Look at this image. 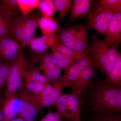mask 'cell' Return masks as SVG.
<instances>
[{
  "mask_svg": "<svg viewBox=\"0 0 121 121\" xmlns=\"http://www.w3.org/2000/svg\"><path fill=\"white\" fill-rule=\"evenodd\" d=\"M86 99L89 111L121 112V87L107 85L101 78H95Z\"/></svg>",
  "mask_w": 121,
  "mask_h": 121,
  "instance_id": "obj_1",
  "label": "cell"
},
{
  "mask_svg": "<svg viewBox=\"0 0 121 121\" xmlns=\"http://www.w3.org/2000/svg\"><path fill=\"white\" fill-rule=\"evenodd\" d=\"M91 38V51L95 68L107 75L114 67L119 51L97 34L92 35Z\"/></svg>",
  "mask_w": 121,
  "mask_h": 121,
  "instance_id": "obj_2",
  "label": "cell"
},
{
  "mask_svg": "<svg viewBox=\"0 0 121 121\" xmlns=\"http://www.w3.org/2000/svg\"><path fill=\"white\" fill-rule=\"evenodd\" d=\"M39 17L37 14L24 16L20 13L13 17L9 26L10 34L23 49L29 45L30 41L35 37Z\"/></svg>",
  "mask_w": 121,
  "mask_h": 121,
  "instance_id": "obj_3",
  "label": "cell"
},
{
  "mask_svg": "<svg viewBox=\"0 0 121 121\" xmlns=\"http://www.w3.org/2000/svg\"><path fill=\"white\" fill-rule=\"evenodd\" d=\"M121 10V1L109 6H91L89 13L80 17L86 20L85 23L90 30H94L98 35L105 37L108 26L115 13Z\"/></svg>",
  "mask_w": 121,
  "mask_h": 121,
  "instance_id": "obj_4",
  "label": "cell"
},
{
  "mask_svg": "<svg viewBox=\"0 0 121 121\" xmlns=\"http://www.w3.org/2000/svg\"><path fill=\"white\" fill-rule=\"evenodd\" d=\"M88 26L86 23H78L61 28L56 35L68 47L84 52L91 51Z\"/></svg>",
  "mask_w": 121,
  "mask_h": 121,
  "instance_id": "obj_5",
  "label": "cell"
},
{
  "mask_svg": "<svg viewBox=\"0 0 121 121\" xmlns=\"http://www.w3.org/2000/svg\"><path fill=\"white\" fill-rule=\"evenodd\" d=\"M28 64L27 56L23 48L17 58L11 64L4 100L17 95V90L23 86V80Z\"/></svg>",
  "mask_w": 121,
  "mask_h": 121,
  "instance_id": "obj_6",
  "label": "cell"
},
{
  "mask_svg": "<svg viewBox=\"0 0 121 121\" xmlns=\"http://www.w3.org/2000/svg\"><path fill=\"white\" fill-rule=\"evenodd\" d=\"M39 62V69L43 72V75L48 83L52 85L62 83V70L54 60L51 53L47 51L43 53L36 54L29 62L34 64Z\"/></svg>",
  "mask_w": 121,
  "mask_h": 121,
  "instance_id": "obj_7",
  "label": "cell"
},
{
  "mask_svg": "<svg viewBox=\"0 0 121 121\" xmlns=\"http://www.w3.org/2000/svg\"><path fill=\"white\" fill-rule=\"evenodd\" d=\"M22 108L18 115L25 121H35L37 113L42 107L35 95L27 90L24 85L17 91Z\"/></svg>",
  "mask_w": 121,
  "mask_h": 121,
  "instance_id": "obj_8",
  "label": "cell"
},
{
  "mask_svg": "<svg viewBox=\"0 0 121 121\" xmlns=\"http://www.w3.org/2000/svg\"><path fill=\"white\" fill-rule=\"evenodd\" d=\"M83 102L84 99L80 95L71 92L67 94H63L55 104H64L65 111L62 117L66 121H82L81 107Z\"/></svg>",
  "mask_w": 121,
  "mask_h": 121,
  "instance_id": "obj_9",
  "label": "cell"
},
{
  "mask_svg": "<svg viewBox=\"0 0 121 121\" xmlns=\"http://www.w3.org/2000/svg\"><path fill=\"white\" fill-rule=\"evenodd\" d=\"M96 70L93 62L72 84L71 92L79 94L86 99L94 82Z\"/></svg>",
  "mask_w": 121,
  "mask_h": 121,
  "instance_id": "obj_10",
  "label": "cell"
},
{
  "mask_svg": "<svg viewBox=\"0 0 121 121\" xmlns=\"http://www.w3.org/2000/svg\"><path fill=\"white\" fill-rule=\"evenodd\" d=\"M93 62L91 51L85 52L82 59L76 61L62 76V87H70L72 84L80 75Z\"/></svg>",
  "mask_w": 121,
  "mask_h": 121,
  "instance_id": "obj_11",
  "label": "cell"
},
{
  "mask_svg": "<svg viewBox=\"0 0 121 121\" xmlns=\"http://www.w3.org/2000/svg\"><path fill=\"white\" fill-rule=\"evenodd\" d=\"M22 49L19 43L12 37L0 39V58L5 61H13Z\"/></svg>",
  "mask_w": 121,
  "mask_h": 121,
  "instance_id": "obj_12",
  "label": "cell"
},
{
  "mask_svg": "<svg viewBox=\"0 0 121 121\" xmlns=\"http://www.w3.org/2000/svg\"><path fill=\"white\" fill-rule=\"evenodd\" d=\"M121 10L115 13L108 26L104 39L116 47L121 43Z\"/></svg>",
  "mask_w": 121,
  "mask_h": 121,
  "instance_id": "obj_13",
  "label": "cell"
},
{
  "mask_svg": "<svg viewBox=\"0 0 121 121\" xmlns=\"http://www.w3.org/2000/svg\"><path fill=\"white\" fill-rule=\"evenodd\" d=\"M21 108L22 104L17 94L4 100L1 109L5 121L14 119L18 117Z\"/></svg>",
  "mask_w": 121,
  "mask_h": 121,
  "instance_id": "obj_14",
  "label": "cell"
},
{
  "mask_svg": "<svg viewBox=\"0 0 121 121\" xmlns=\"http://www.w3.org/2000/svg\"><path fill=\"white\" fill-rule=\"evenodd\" d=\"M93 0H75L73 1L70 12L69 23L75 21L89 13L90 11Z\"/></svg>",
  "mask_w": 121,
  "mask_h": 121,
  "instance_id": "obj_15",
  "label": "cell"
},
{
  "mask_svg": "<svg viewBox=\"0 0 121 121\" xmlns=\"http://www.w3.org/2000/svg\"><path fill=\"white\" fill-rule=\"evenodd\" d=\"M37 27L40 29L42 36L58 33L61 28L60 27L56 18L43 17L37 20Z\"/></svg>",
  "mask_w": 121,
  "mask_h": 121,
  "instance_id": "obj_16",
  "label": "cell"
},
{
  "mask_svg": "<svg viewBox=\"0 0 121 121\" xmlns=\"http://www.w3.org/2000/svg\"><path fill=\"white\" fill-rule=\"evenodd\" d=\"M15 15L5 7L2 2H0V39L12 37L9 31V26Z\"/></svg>",
  "mask_w": 121,
  "mask_h": 121,
  "instance_id": "obj_17",
  "label": "cell"
},
{
  "mask_svg": "<svg viewBox=\"0 0 121 121\" xmlns=\"http://www.w3.org/2000/svg\"><path fill=\"white\" fill-rule=\"evenodd\" d=\"M103 80L107 85L121 87V54L119 52L112 70Z\"/></svg>",
  "mask_w": 121,
  "mask_h": 121,
  "instance_id": "obj_18",
  "label": "cell"
},
{
  "mask_svg": "<svg viewBox=\"0 0 121 121\" xmlns=\"http://www.w3.org/2000/svg\"><path fill=\"white\" fill-rule=\"evenodd\" d=\"M51 49L56 50L75 61L80 60L85 55V52L75 51L68 47L62 43L59 38L56 43Z\"/></svg>",
  "mask_w": 121,
  "mask_h": 121,
  "instance_id": "obj_19",
  "label": "cell"
},
{
  "mask_svg": "<svg viewBox=\"0 0 121 121\" xmlns=\"http://www.w3.org/2000/svg\"><path fill=\"white\" fill-rule=\"evenodd\" d=\"M53 86L54 89L52 92L49 95L38 101L42 108L54 105L63 94V87L61 83H56Z\"/></svg>",
  "mask_w": 121,
  "mask_h": 121,
  "instance_id": "obj_20",
  "label": "cell"
},
{
  "mask_svg": "<svg viewBox=\"0 0 121 121\" xmlns=\"http://www.w3.org/2000/svg\"><path fill=\"white\" fill-rule=\"evenodd\" d=\"M73 1L72 0H54L59 15L56 18L58 23L62 22L70 12Z\"/></svg>",
  "mask_w": 121,
  "mask_h": 121,
  "instance_id": "obj_21",
  "label": "cell"
},
{
  "mask_svg": "<svg viewBox=\"0 0 121 121\" xmlns=\"http://www.w3.org/2000/svg\"><path fill=\"white\" fill-rule=\"evenodd\" d=\"M50 50L54 60L60 68L63 69L65 72L67 71L76 62L56 50L53 49Z\"/></svg>",
  "mask_w": 121,
  "mask_h": 121,
  "instance_id": "obj_22",
  "label": "cell"
},
{
  "mask_svg": "<svg viewBox=\"0 0 121 121\" xmlns=\"http://www.w3.org/2000/svg\"><path fill=\"white\" fill-rule=\"evenodd\" d=\"M24 79L41 84H44L48 83L45 76L39 73V69L35 67L33 64L29 62L27 69L25 72Z\"/></svg>",
  "mask_w": 121,
  "mask_h": 121,
  "instance_id": "obj_23",
  "label": "cell"
},
{
  "mask_svg": "<svg viewBox=\"0 0 121 121\" xmlns=\"http://www.w3.org/2000/svg\"><path fill=\"white\" fill-rule=\"evenodd\" d=\"M93 113L89 121H121V112H100Z\"/></svg>",
  "mask_w": 121,
  "mask_h": 121,
  "instance_id": "obj_24",
  "label": "cell"
},
{
  "mask_svg": "<svg viewBox=\"0 0 121 121\" xmlns=\"http://www.w3.org/2000/svg\"><path fill=\"white\" fill-rule=\"evenodd\" d=\"M38 8L44 17H52L57 11L53 0H40Z\"/></svg>",
  "mask_w": 121,
  "mask_h": 121,
  "instance_id": "obj_25",
  "label": "cell"
},
{
  "mask_svg": "<svg viewBox=\"0 0 121 121\" xmlns=\"http://www.w3.org/2000/svg\"><path fill=\"white\" fill-rule=\"evenodd\" d=\"M22 15L26 16L39 7L40 0H17Z\"/></svg>",
  "mask_w": 121,
  "mask_h": 121,
  "instance_id": "obj_26",
  "label": "cell"
},
{
  "mask_svg": "<svg viewBox=\"0 0 121 121\" xmlns=\"http://www.w3.org/2000/svg\"><path fill=\"white\" fill-rule=\"evenodd\" d=\"M30 49L35 53L40 54L47 51L49 49L45 43L44 36L35 37L30 41L29 43Z\"/></svg>",
  "mask_w": 121,
  "mask_h": 121,
  "instance_id": "obj_27",
  "label": "cell"
},
{
  "mask_svg": "<svg viewBox=\"0 0 121 121\" xmlns=\"http://www.w3.org/2000/svg\"><path fill=\"white\" fill-rule=\"evenodd\" d=\"M11 65L8 62H0V91L7 82Z\"/></svg>",
  "mask_w": 121,
  "mask_h": 121,
  "instance_id": "obj_28",
  "label": "cell"
},
{
  "mask_svg": "<svg viewBox=\"0 0 121 121\" xmlns=\"http://www.w3.org/2000/svg\"><path fill=\"white\" fill-rule=\"evenodd\" d=\"M24 86L27 90L35 95H38L45 89V84L35 82L29 79H25Z\"/></svg>",
  "mask_w": 121,
  "mask_h": 121,
  "instance_id": "obj_29",
  "label": "cell"
},
{
  "mask_svg": "<svg viewBox=\"0 0 121 121\" xmlns=\"http://www.w3.org/2000/svg\"><path fill=\"white\" fill-rule=\"evenodd\" d=\"M1 1L5 7L14 15L22 13L19 8L17 0H4Z\"/></svg>",
  "mask_w": 121,
  "mask_h": 121,
  "instance_id": "obj_30",
  "label": "cell"
},
{
  "mask_svg": "<svg viewBox=\"0 0 121 121\" xmlns=\"http://www.w3.org/2000/svg\"><path fill=\"white\" fill-rule=\"evenodd\" d=\"M53 85L49 83L45 84V88L43 91L38 95H35L37 101L41 99L46 97L50 94L54 90Z\"/></svg>",
  "mask_w": 121,
  "mask_h": 121,
  "instance_id": "obj_31",
  "label": "cell"
},
{
  "mask_svg": "<svg viewBox=\"0 0 121 121\" xmlns=\"http://www.w3.org/2000/svg\"><path fill=\"white\" fill-rule=\"evenodd\" d=\"M121 0H94L93 4L95 6H109L116 4Z\"/></svg>",
  "mask_w": 121,
  "mask_h": 121,
  "instance_id": "obj_32",
  "label": "cell"
},
{
  "mask_svg": "<svg viewBox=\"0 0 121 121\" xmlns=\"http://www.w3.org/2000/svg\"><path fill=\"white\" fill-rule=\"evenodd\" d=\"M54 113L52 111H50L40 121H53L54 119Z\"/></svg>",
  "mask_w": 121,
  "mask_h": 121,
  "instance_id": "obj_33",
  "label": "cell"
},
{
  "mask_svg": "<svg viewBox=\"0 0 121 121\" xmlns=\"http://www.w3.org/2000/svg\"><path fill=\"white\" fill-rule=\"evenodd\" d=\"M0 121H5L1 108L0 109Z\"/></svg>",
  "mask_w": 121,
  "mask_h": 121,
  "instance_id": "obj_34",
  "label": "cell"
},
{
  "mask_svg": "<svg viewBox=\"0 0 121 121\" xmlns=\"http://www.w3.org/2000/svg\"><path fill=\"white\" fill-rule=\"evenodd\" d=\"M7 121H25L22 118L18 117L14 119H11Z\"/></svg>",
  "mask_w": 121,
  "mask_h": 121,
  "instance_id": "obj_35",
  "label": "cell"
},
{
  "mask_svg": "<svg viewBox=\"0 0 121 121\" xmlns=\"http://www.w3.org/2000/svg\"><path fill=\"white\" fill-rule=\"evenodd\" d=\"M66 121V120H65V121Z\"/></svg>",
  "mask_w": 121,
  "mask_h": 121,
  "instance_id": "obj_36",
  "label": "cell"
}]
</instances>
